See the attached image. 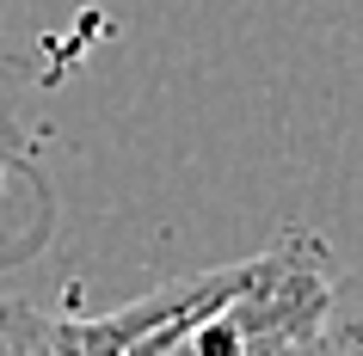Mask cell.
Here are the masks:
<instances>
[{"mask_svg":"<svg viewBox=\"0 0 363 356\" xmlns=\"http://www.w3.org/2000/svg\"><path fill=\"white\" fill-rule=\"evenodd\" d=\"M314 338L326 344V356H363V264L326 282Z\"/></svg>","mask_w":363,"mask_h":356,"instance_id":"1","label":"cell"},{"mask_svg":"<svg viewBox=\"0 0 363 356\" xmlns=\"http://www.w3.org/2000/svg\"><path fill=\"white\" fill-rule=\"evenodd\" d=\"M31 332V301H0V356H25Z\"/></svg>","mask_w":363,"mask_h":356,"instance_id":"2","label":"cell"},{"mask_svg":"<svg viewBox=\"0 0 363 356\" xmlns=\"http://www.w3.org/2000/svg\"><path fill=\"white\" fill-rule=\"evenodd\" d=\"M277 356H326V344H320L314 332H308V338H296V344H284Z\"/></svg>","mask_w":363,"mask_h":356,"instance_id":"3","label":"cell"}]
</instances>
